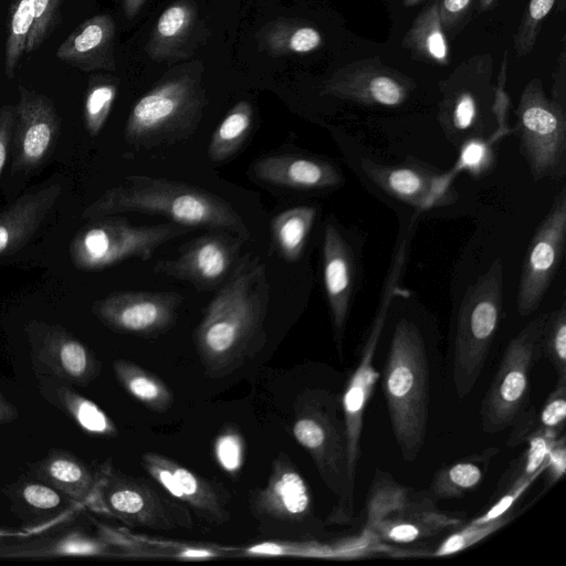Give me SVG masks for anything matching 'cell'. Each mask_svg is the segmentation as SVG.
Returning a JSON list of instances; mask_svg holds the SVG:
<instances>
[{
    "label": "cell",
    "mask_w": 566,
    "mask_h": 566,
    "mask_svg": "<svg viewBox=\"0 0 566 566\" xmlns=\"http://www.w3.org/2000/svg\"><path fill=\"white\" fill-rule=\"evenodd\" d=\"M116 25L109 14H96L81 23L59 45L56 57L82 72L114 71Z\"/></svg>",
    "instance_id": "603a6c76"
},
{
    "label": "cell",
    "mask_w": 566,
    "mask_h": 566,
    "mask_svg": "<svg viewBox=\"0 0 566 566\" xmlns=\"http://www.w3.org/2000/svg\"><path fill=\"white\" fill-rule=\"evenodd\" d=\"M495 143L490 138H473L464 142L459 148L458 170H465L474 178L489 174L495 166Z\"/></svg>",
    "instance_id": "b9f144b4"
},
{
    "label": "cell",
    "mask_w": 566,
    "mask_h": 566,
    "mask_svg": "<svg viewBox=\"0 0 566 566\" xmlns=\"http://www.w3.org/2000/svg\"><path fill=\"white\" fill-rule=\"evenodd\" d=\"M495 1L496 0H480V6H479L480 11L489 10Z\"/></svg>",
    "instance_id": "9f6ffc18"
},
{
    "label": "cell",
    "mask_w": 566,
    "mask_h": 566,
    "mask_svg": "<svg viewBox=\"0 0 566 566\" xmlns=\"http://www.w3.org/2000/svg\"><path fill=\"white\" fill-rule=\"evenodd\" d=\"M35 533V531L6 528L0 526V539L7 538H27Z\"/></svg>",
    "instance_id": "db71d44e"
},
{
    "label": "cell",
    "mask_w": 566,
    "mask_h": 566,
    "mask_svg": "<svg viewBox=\"0 0 566 566\" xmlns=\"http://www.w3.org/2000/svg\"><path fill=\"white\" fill-rule=\"evenodd\" d=\"M292 432L336 497L329 523L352 524L355 485L348 478V443L340 397L326 389L303 391L296 400Z\"/></svg>",
    "instance_id": "277c9868"
},
{
    "label": "cell",
    "mask_w": 566,
    "mask_h": 566,
    "mask_svg": "<svg viewBox=\"0 0 566 566\" xmlns=\"http://www.w3.org/2000/svg\"><path fill=\"white\" fill-rule=\"evenodd\" d=\"M191 229L172 221L136 226L119 217L102 219L74 237L70 254L83 270H101L130 258L148 261L157 248Z\"/></svg>",
    "instance_id": "8fae6325"
},
{
    "label": "cell",
    "mask_w": 566,
    "mask_h": 566,
    "mask_svg": "<svg viewBox=\"0 0 566 566\" xmlns=\"http://www.w3.org/2000/svg\"><path fill=\"white\" fill-rule=\"evenodd\" d=\"M252 171L264 182L300 190H323L344 184V176L337 166L313 156H266L253 163Z\"/></svg>",
    "instance_id": "44dd1931"
},
{
    "label": "cell",
    "mask_w": 566,
    "mask_h": 566,
    "mask_svg": "<svg viewBox=\"0 0 566 566\" xmlns=\"http://www.w3.org/2000/svg\"><path fill=\"white\" fill-rule=\"evenodd\" d=\"M459 515L438 509L426 491L397 482L377 469L370 483L363 530L389 544H411L463 524Z\"/></svg>",
    "instance_id": "5b68a950"
},
{
    "label": "cell",
    "mask_w": 566,
    "mask_h": 566,
    "mask_svg": "<svg viewBox=\"0 0 566 566\" xmlns=\"http://www.w3.org/2000/svg\"><path fill=\"white\" fill-rule=\"evenodd\" d=\"M242 242L226 231L207 233L182 247L177 258L157 263L154 271L188 281L197 290L212 289L232 273Z\"/></svg>",
    "instance_id": "e0dca14e"
},
{
    "label": "cell",
    "mask_w": 566,
    "mask_h": 566,
    "mask_svg": "<svg viewBox=\"0 0 566 566\" xmlns=\"http://www.w3.org/2000/svg\"><path fill=\"white\" fill-rule=\"evenodd\" d=\"M410 240L411 231L410 227H408L396 244L379 305L361 346L358 363L340 397L348 443V478L354 485L357 462L360 457L364 413L380 376L374 365L376 349L384 331L390 305L394 298L400 293L399 283L407 264Z\"/></svg>",
    "instance_id": "ba28073f"
},
{
    "label": "cell",
    "mask_w": 566,
    "mask_h": 566,
    "mask_svg": "<svg viewBox=\"0 0 566 566\" xmlns=\"http://www.w3.org/2000/svg\"><path fill=\"white\" fill-rule=\"evenodd\" d=\"M360 168L384 192L417 210L446 206L457 198L447 176L417 160L385 165L363 157Z\"/></svg>",
    "instance_id": "ac0fdd59"
},
{
    "label": "cell",
    "mask_w": 566,
    "mask_h": 566,
    "mask_svg": "<svg viewBox=\"0 0 566 566\" xmlns=\"http://www.w3.org/2000/svg\"><path fill=\"white\" fill-rule=\"evenodd\" d=\"M316 213L314 206H298L280 212L273 219V238L287 262H296L301 258Z\"/></svg>",
    "instance_id": "e575fe53"
},
{
    "label": "cell",
    "mask_w": 566,
    "mask_h": 566,
    "mask_svg": "<svg viewBox=\"0 0 566 566\" xmlns=\"http://www.w3.org/2000/svg\"><path fill=\"white\" fill-rule=\"evenodd\" d=\"M323 281L329 306L334 339L342 355L349 310L360 279V252L334 218L323 233Z\"/></svg>",
    "instance_id": "5bb4252c"
},
{
    "label": "cell",
    "mask_w": 566,
    "mask_h": 566,
    "mask_svg": "<svg viewBox=\"0 0 566 566\" xmlns=\"http://www.w3.org/2000/svg\"><path fill=\"white\" fill-rule=\"evenodd\" d=\"M31 472L78 505H88L98 480L97 471L74 454L57 449L31 465Z\"/></svg>",
    "instance_id": "484cf974"
},
{
    "label": "cell",
    "mask_w": 566,
    "mask_h": 566,
    "mask_svg": "<svg viewBox=\"0 0 566 566\" xmlns=\"http://www.w3.org/2000/svg\"><path fill=\"white\" fill-rule=\"evenodd\" d=\"M514 510H511L486 523L470 522L448 535L430 555L433 557H446L463 552L509 524L514 517Z\"/></svg>",
    "instance_id": "ab89813d"
},
{
    "label": "cell",
    "mask_w": 566,
    "mask_h": 566,
    "mask_svg": "<svg viewBox=\"0 0 566 566\" xmlns=\"http://www.w3.org/2000/svg\"><path fill=\"white\" fill-rule=\"evenodd\" d=\"M123 212L159 214L181 226L219 229L250 239L247 223L227 200L167 178L130 175L86 207L82 217L96 219Z\"/></svg>",
    "instance_id": "7a4b0ae2"
},
{
    "label": "cell",
    "mask_w": 566,
    "mask_h": 566,
    "mask_svg": "<svg viewBox=\"0 0 566 566\" xmlns=\"http://www.w3.org/2000/svg\"><path fill=\"white\" fill-rule=\"evenodd\" d=\"M18 418V411L0 392V423H9Z\"/></svg>",
    "instance_id": "f5cc1de1"
},
{
    "label": "cell",
    "mask_w": 566,
    "mask_h": 566,
    "mask_svg": "<svg viewBox=\"0 0 566 566\" xmlns=\"http://www.w3.org/2000/svg\"><path fill=\"white\" fill-rule=\"evenodd\" d=\"M566 243V187L563 186L530 241L518 282L521 316L534 313L563 261Z\"/></svg>",
    "instance_id": "4fadbf2b"
},
{
    "label": "cell",
    "mask_w": 566,
    "mask_h": 566,
    "mask_svg": "<svg viewBox=\"0 0 566 566\" xmlns=\"http://www.w3.org/2000/svg\"><path fill=\"white\" fill-rule=\"evenodd\" d=\"M97 472V485L87 505L94 511L132 526L161 531L189 527L187 512L146 481L116 471L109 462Z\"/></svg>",
    "instance_id": "7c38bea8"
},
{
    "label": "cell",
    "mask_w": 566,
    "mask_h": 566,
    "mask_svg": "<svg viewBox=\"0 0 566 566\" xmlns=\"http://www.w3.org/2000/svg\"><path fill=\"white\" fill-rule=\"evenodd\" d=\"M63 0H30L33 24L27 42V53L41 46L55 28Z\"/></svg>",
    "instance_id": "f6af8a7d"
},
{
    "label": "cell",
    "mask_w": 566,
    "mask_h": 566,
    "mask_svg": "<svg viewBox=\"0 0 566 566\" xmlns=\"http://www.w3.org/2000/svg\"><path fill=\"white\" fill-rule=\"evenodd\" d=\"M38 378L45 398L67 413L84 432L106 438L117 436L113 420L94 401L55 377L39 375Z\"/></svg>",
    "instance_id": "83f0119b"
},
{
    "label": "cell",
    "mask_w": 566,
    "mask_h": 566,
    "mask_svg": "<svg viewBox=\"0 0 566 566\" xmlns=\"http://www.w3.org/2000/svg\"><path fill=\"white\" fill-rule=\"evenodd\" d=\"M117 95V85L111 81L93 83L85 96L84 122L90 135H97L103 128Z\"/></svg>",
    "instance_id": "60d3db41"
},
{
    "label": "cell",
    "mask_w": 566,
    "mask_h": 566,
    "mask_svg": "<svg viewBox=\"0 0 566 566\" xmlns=\"http://www.w3.org/2000/svg\"><path fill=\"white\" fill-rule=\"evenodd\" d=\"M25 329L38 374L77 386H87L99 375L94 353L62 326L31 322Z\"/></svg>",
    "instance_id": "9a60e30c"
},
{
    "label": "cell",
    "mask_w": 566,
    "mask_h": 566,
    "mask_svg": "<svg viewBox=\"0 0 566 566\" xmlns=\"http://www.w3.org/2000/svg\"><path fill=\"white\" fill-rule=\"evenodd\" d=\"M512 133L534 180L560 181L566 176L565 106L548 98L538 80L530 82L516 108Z\"/></svg>",
    "instance_id": "9c48e42d"
},
{
    "label": "cell",
    "mask_w": 566,
    "mask_h": 566,
    "mask_svg": "<svg viewBox=\"0 0 566 566\" xmlns=\"http://www.w3.org/2000/svg\"><path fill=\"white\" fill-rule=\"evenodd\" d=\"M12 132L13 169L39 166L56 140L60 119L53 102L45 95L19 85Z\"/></svg>",
    "instance_id": "d6986e66"
},
{
    "label": "cell",
    "mask_w": 566,
    "mask_h": 566,
    "mask_svg": "<svg viewBox=\"0 0 566 566\" xmlns=\"http://www.w3.org/2000/svg\"><path fill=\"white\" fill-rule=\"evenodd\" d=\"M499 451L495 447L486 448L442 467L433 475L427 491L437 502L463 496L479 486Z\"/></svg>",
    "instance_id": "f546056e"
},
{
    "label": "cell",
    "mask_w": 566,
    "mask_h": 566,
    "mask_svg": "<svg viewBox=\"0 0 566 566\" xmlns=\"http://www.w3.org/2000/svg\"><path fill=\"white\" fill-rule=\"evenodd\" d=\"M503 264L494 260L460 303L452 346V380L459 399L474 388L503 315Z\"/></svg>",
    "instance_id": "8992f818"
},
{
    "label": "cell",
    "mask_w": 566,
    "mask_h": 566,
    "mask_svg": "<svg viewBox=\"0 0 566 566\" xmlns=\"http://www.w3.org/2000/svg\"><path fill=\"white\" fill-rule=\"evenodd\" d=\"M14 107L4 105L0 107V176L7 163L14 126Z\"/></svg>",
    "instance_id": "f907efd6"
},
{
    "label": "cell",
    "mask_w": 566,
    "mask_h": 566,
    "mask_svg": "<svg viewBox=\"0 0 566 566\" xmlns=\"http://www.w3.org/2000/svg\"><path fill=\"white\" fill-rule=\"evenodd\" d=\"M473 0H441L439 13L443 29L454 27L468 12Z\"/></svg>",
    "instance_id": "816d5d0a"
},
{
    "label": "cell",
    "mask_w": 566,
    "mask_h": 566,
    "mask_svg": "<svg viewBox=\"0 0 566 566\" xmlns=\"http://www.w3.org/2000/svg\"><path fill=\"white\" fill-rule=\"evenodd\" d=\"M114 551L99 535L70 530L41 539L0 545V558L107 557L117 555Z\"/></svg>",
    "instance_id": "d4e9b609"
},
{
    "label": "cell",
    "mask_w": 566,
    "mask_h": 566,
    "mask_svg": "<svg viewBox=\"0 0 566 566\" xmlns=\"http://www.w3.org/2000/svg\"><path fill=\"white\" fill-rule=\"evenodd\" d=\"M62 191L61 182H51L24 193L0 213V256L13 253L29 241Z\"/></svg>",
    "instance_id": "cb8c5ba5"
},
{
    "label": "cell",
    "mask_w": 566,
    "mask_h": 566,
    "mask_svg": "<svg viewBox=\"0 0 566 566\" xmlns=\"http://www.w3.org/2000/svg\"><path fill=\"white\" fill-rule=\"evenodd\" d=\"M405 7H412L422 0H401Z\"/></svg>",
    "instance_id": "6f0895ef"
},
{
    "label": "cell",
    "mask_w": 566,
    "mask_h": 566,
    "mask_svg": "<svg viewBox=\"0 0 566 566\" xmlns=\"http://www.w3.org/2000/svg\"><path fill=\"white\" fill-rule=\"evenodd\" d=\"M196 22L197 11L190 1L174 2L159 15L147 43V54L156 61L181 56Z\"/></svg>",
    "instance_id": "f1b7e54d"
},
{
    "label": "cell",
    "mask_w": 566,
    "mask_h": 566,
    "mask_svg": "<svg viewBox=\"0 0 566 566\" xmlns=\"http://www.w3.org/2000/svg\"><path fill=\"white\" fill-rule=\"evenodd\" d=\"M269 302L266 266L249 253L210 301L196 328L195 344L208 376L231 373L262 346Z\"/></svg>",
    "instance_id": "6da1fadb"
},
{
    "label": "cell",
    "mask_w": 566,
    "mask_h": 566,
    "mask_svg": "<svg viewBox=\"0 0 566 566\" xmlns=\"http://www.w3.org/2000/svg\"><path fill=\"white\" fill-rule=\"evenodd\" d=\"M98 535L119 552V555L171 557L179 559H210L223 556L228 549L210 545H191L150 539L125 531L97 524Z\"/></svg>",
    "instance_id": "4316f807"
},
{
    "label": "cell",
    "mask_w": 566,
    "mask_h": 566,
    "mask_svg": "<svg viewBox=\"0 0 566 566\" xmlns=\"http://www.w3.org/2000/svg\"><path fill=\"white\" fill-rule=\"evenodd\" d=\"M13 501L23 504L32 512H51L63 505V495L59 490L43 481H27L11 486Z\"/></svg>",
    "instance_id": "7bdbcfd3"
},
{
    "label": "cell",
    "mask_w": 566,
    "mask_h": 566,
    "mask_svg": "<svg viewBox=\"0 0 566 566\" xmlns=\"http://www.w3.org/2000/svg\"><path fill=\"white\" fill-rule=\"evenodd\" d=\"M566 471V436L563 433L551 448L546 465L541 473L543 478V492L554 486Z\"/></svg>",
    "instance_id": "681fc988"
},
{
    "label": "cell",
    "mask_w": 566,
    "mask_h": 566,
    "mask_svg": "<svg viewBox=\"0 0 566 566\" xmlns=\"http://www.w3.org/2000/svg\"><path fill=\"white\" fill-rule=\"evenodd\" d=\"M416 56L446 65L449 62V46L439 13V3L426 8L413 21L402 42Z\"/></svg>",
    "instance_id": "836d02e7"
},
{
    "label": "cell",
    "mask_w": 566,
    "mask_h": 566,
    "mask_svg": "<svg viewBox=\"0 0 566 566\" xmlns=\"http://www.w3.org/2000/svg\"><path fill=\"white\" fill-rule=\"evenodd\" d=\"M113 370L127 394L145 407L157 412H164L171 407L172 392L154 374L125 359L114 360Z\"/></svg>",
    "instance_id": "d6a6232c"
},
{
    "label": "cell",
    "mask_w": 566,
    "mask_h": 566,
    "mask_svg": "<svg viewBox=\"0 0 566 566\" xmlns=\"http://www.w3.org/2000/svg\"><path fill=\"white\" fill-rule=\"evenodd\" d=\"M146 0H123L124 13L127 19L138 14Z\"/></svg>",
    "instance_id": "11a10c76"
},
{
    "label": "cell",
    "mask_w": 566,
    "mask_h": 566,
    "mask_svg": "<svg viewBox=\"0 0 566 566\" xmlns=\"http://www.w3.org/2000/svg\"><path fill=\"white\" fill-rule=\"evenodd\" d=\"M171 469L179 486L180 502L207 522L221 524L229 520L224 501L210 482L172 460Z\"/></svg>",
    "instance_id": "1f68e13d"
},
{
    "label": "cell",
    "mask_w": 566,
    "mask_h": 566,
    "mask_svg": "<svg viewBox=\"0 0 566 566\" xmlns=\"http://www.w3.org/2000/svg\"><path fill=\"white\" fill-rule=\"evenodd\" d=\"M206 104L197 78L188 73L161 81L133 106L124 129L134 147L151 148L186 139L196 130Z\"/></svg>",
    "instance_id": "52a82bcc"
},
{
    "label": "cell",
    "mask_w": 566,
    "mask_h": 566,
    "mask_svg": "<svg viewBox=\"0 0 566 566\" xmlns=\"http://www.w3.org/2000/svg\"><path fill=\"white\" fill-rule=\"evenodd\" d=\"M546 314L528 322L507 344L481 405L484 432L497 433L510 428L528 406L532 370L542 358L541 335Z\"/></svg>",
    "instance_id": "30bf717a"
},
{
    "label": "cell",
    "mask_w": 566,
    "mask_h": 566,
    "mask_svg": "<svg viewBox=\"0 0 566 566\" xmlns=\"http://www.w3.org/2000/svg\"><path fill=\"white\" fill-rule=\"evenodd\" d=\"M542 357L553 365L557 380H566V304L547 313L541 335Z\"/></svg>",
    "instance_id": "f35d334b"
},
{
    "label": "cell",
    "mask_w": 566,
    "mask_h": 566,
    "mask_svg": "<svg viewBox=\"0 0 566 566\" xmlns=\"http://www.w3.org/2000/svg\"><path fill=\"white\" fill-rule=\"evenodd\" d=\"M33 24L30 0H11L4 52V73L11 80L24 53Z\"/></svg>",
    "instance_id": "74e56055"
},
{
    "label": "cell",
    "mask_w": 566,
    "mask_h": 566,
    "mask_svg": "<svg viewBox=\"0 0 566 566\" xmlns=\"http://www.w3.org/2000/svg\"><path fill=\"white\" fill-rule=\"evenodd\" d=\"M214 457L219 465L228 473L235 474L244 460V441L233 428L224 429L216 439Z\"/></svg>",
    "instance_id": "7dc6e473"
},
{
    "label": "cell",
    "mask_w": 566,
    "mask_h": 566,
    "mask_svg": "<svg viewBox=\"0 0 566 566\" xmlns=\"http://www.w3.org/2000/svg\"><path fill=\"white\" fill-rule=\"evenodd\" d=\"M382 390L392 432L405 461H415L429 418V365L424 338L410 319L394 328L382 370Z\"/></svg>",
    "instance_id": "3957f363"
},
{
    "label": "cell",
    "mask_w": 566,
    "mask_h": 566,
    "mask_svg": "<svg viewBox=\"0 0 566 566\" xmlns=\"http://www.w3.org/2000/svg\"><path fill=\"white\" fill-rule=\"evenodd\" d=\"M253 125V108L247 101L237 103L214 129L208 145L211 161L233 156L248 137Z\"/></svg>",
    "instance_id": "d590c367"
},
{
    "label": "cell",
    "mask_w": 566,
    "mask_h": 566,
    "mask_svg": "<svg viewBox=\"0 0 566 566\" xmlns=\"http://www.w3.org/2000/svg\"><path fill=\"white\" fill-rule=\"evenodd\" d=\"M408 81L399 73L373 61H360L336 71L324 93L365 105L398 106L409 95Z\"/></svg>",
    "instance_id": "ffe728a7"
},
{
    "label": "cell",
    "mask_w": 566,
    "mask_h": 566,
    "mask_svg": "<svg viewBox=\"0 0 566 566\" xmlns=\"http://www.w3.org/2000/svg\"><path fill=\"white\" fill-rule=\"evenodd\" d=\"M254 504L259 514L280 521H301L311 513L310 489L284 453L274 460L268 482L255 496Z\"/></svg>",
    "instance_id": "7402d4cb"
},
{
    "label": "cell",
    "mask_w": 566,
    "mask_h": 566,
    "mask_svg": "<svg viewBox=\"0 0 566 566\" xmlns=\"http://www.w3.org/2000/svg\"><path fill=\"white\" fill-rule=\"evenodd\" d=\"M545 468V467H544ZM544 468L527 478L516 481L502 495L497 496L495 502L481 515L471 520L473 523H486L497 518L509 511L513 510L514 504L527 491V489L541 476Z\"/></svg>",
    "instance_id": "c3c4849f"
},
{
    "label": "cell",
    "mask_w": 566,
    "mask_h": 566,
    "mask_svg": "<svg viewBox=\"0 0 566 566\" xmlns=\"http://www.w3.org/2000/svg\"><path fill=\"white\" fill-rule=\"evenodd\" d=\"M566 380H557L539 411H536V431L565 432Z\"/></svg>",
    "instance_id": "bcb514c9"
},
{
    "label": "cell",
    "mask_w": 566,
    "mask_h": 566,
    "mask_svg": "<svg viewBox=\"0 0 566 566\" xmlns=\"http://www.w3.org/2000/svg\"><path fill=\"white\" fill-rule=\"evenodd\" d=\"M182 300L176 292H116L97 301L93 312L114 331L147 336L175 324Z\"/></svg>",
    "instance_id": "2e32d148"
},
{
    "label": "cell",
    "mask_w": 566,
    "mask_h": 566,
    "mask_svg": "<svg viewBox=\"0 0 566 566\" xmlns=\"http://www.w3.org/2000/svg\"><path fill=\"white\" fill-rule=\"evenodd\" d=\"M555 1L530 0L514 38V50L517 56H524L533 50L542 21L553 9Z\"/></svg>",
    "instance_id": "ee69618b"
},
{
    "label": "cell",
    "mask_w": 566,
    "mask_h": 566,
    "mask_svg": "<svg viewBox=\"0 0 566 566\" xmlns=\"http://www.w3.org/2000/svg\"><path fill=\"white\" fill-rule=\"evenodd\" d=\"M562 434L549 430L533 432L525 441L526 449L524 452L514 459L501 475L492 500L502 495L516 481L527 478L544 468L551 448Z\"/></svg>",
    "instance_id": "8d00e7d4"
},
{
    "label": "cell",
    "mask_w": 566,
    "mask_h": 566,
    "mask_svg": "<svg viewBox=\"0 0 566 566\" xmlns=\"http://www.w3.org/2000/svg\"><path fill=\"white\" fill-rule=\"evenodd\" d=\"M261 49L273 56L306 54L322 44L321 32L294 20H275L258 34Z\"/></svg>",
    "instance_id": "4dcf8cb0"
}]
</instances>
